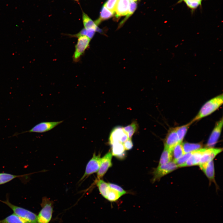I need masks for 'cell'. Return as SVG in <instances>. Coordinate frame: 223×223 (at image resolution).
Returning a JSON list of instances; mask_svg holds the SVG:
<instances>
[{
  "label": "cell",
  "instance_id": "cell-1",
  "mask_svg": "<svg viewBox=\"0 0 223 223\" xmlns=\"http://www.w3.org/2000/svg\"><path fill=\"white\" fill-rule=\"evenodd\" d=\"M223 102L222 94H220L207 101L202 106L197 114L191 121L193 123L210 115L222 105Z\"/></svg>",
  "mask_w": 223,
  "mask_h": 223
},
{
  "label": "cell",
  "instance_id": "cell-2",
  "mask_svg": "<svg viewBox=\"0 0 223 223\" xmlns=\"http://www.w3.org/2000/svg\"><path fill=\"white\" fill-rule=\"evenodd\" d=\"M53 201L46 197L42 198L41 210L37 216V223H49L53 212Z\"/></svg>",
  "mask_w": 223,
  "mask_h": 223
},
{
  "label": "cell",
  "instance_id": "cell-3",
  "mask_svg": "<svg viewBox=\"0 0 223 223\" xmlns=\"http://www.w3.org/2000/svg\"><path fill=\"white\" fill-rule=\"evenodd\" d=\"M0 201L9 206L14 214L27 221L28 223H37V215L33 212L22 208L16 206L10 202L7 197L5 201L0 200Z\"/></svg>",
  "mask_w": 223,
  "mask_h": 223
},
{
  "label": "cell",
  "instance_id": "cell-4",
  "mask_svg": "<svg viewBox=\"0 0 223 223\" xmlns=\"http://www.w3.org/2000/svg\"><path fill=\"white\" fill-rule=\"evenodd\" d=\"M101 161L100 154L96 155L94 152L92 158L87 163L85 172L79 180V182H82L90 176L97 172L100 167Z\"/></svg>",
  "mask_w": 223,
  "mask_h": 223
},
{
  "label": "cell",
  "instance_id": "cell-5",
  "mask_svg": "<svg viewBox=\"0 0 223 223\" xmlns=\"http://www.w3.org/2000/svg\"><path fill=\"white\" fill-rule=\"evenodd\" d=\"M78 38L75 50L72 56L73 60L75 62L79 61L81 56L89 47L90 40L86 36H81Z\"/></svg>",
  "mask_w": 223,
  "mask_h": 223
},
{
  "label": "cell",
  "instance_id": "cell-6",
  "mask_svg": "<svg viewBox=\"0 0 223 223\" xmlns=\"http://www.w3.org/2000/svg\"><path fill=\"white\" fill-rule=\"evenodd\" d=\"M178 168L177 165L173 161L158 166L153 172V182L159 181L162 177L173 171Z\"/></svg>",
  "mask_w": 223,
  "mask_h": 223
},
{
  "label": "cell",
  "instance_id": "cell-7",
  "mask_svg": "<svg viewBox=\"0 0 223 223\" xmlns=\"http://www.w3.org/2000/svg\"><path fill=\"white\" fill-rule=\"evenodd\" d=\"M127 134L121 126H116L114 128L110 133L109 141L111 145L115 142L123 143L129 138Z\"/></svg>",
  "mask_w": 223,
  "mask_h": 223
},
{
  "label": "cell",
  "instance_id": "cell-8",
  "mask_svg": "<svg viewBox=\"0 0 223 223\" xmlns=\"http://www.w3.org/2000/svg\"><path fill=\"white\" fill-rule=\"evenodd\" d=\"M63 120L55 121L41 122L33 127L28 131L30 132L43 133L53 129L63 121Z\"/></svg>",
  "mask_w": 223,
  "mask_h": 223
},
{
  "label": "cell",
  "instance_id": "cell-9",
  "mask_svg": "<svg viewBox=\"0 0 223 223\" xmlns=\"http://www.w3.org/2000/svg\"><path fill=\"white\" fill-rule=\"evenodd\" d=\"M112 153L109 151L101 158L100 165L97 172L96 179H101L106 173L109 168L112 166Z\"/></svg>",
  "mask_w": 223,
  "mask_h": 223
},
{
  "label": "cell",
  "instance_id": "cell-10",
  "mask_svg": "<svg viewBox=\"0 0 223 223\" xmlns=\"http://www.w3.org/2000/svg\"><path fill=\"white\" fill-rule=\"evenodd\" d=\"M222 125L223 119L222 118L215 124L206 145L208 147H212L217 142L221 135Z\"/></svg>",
  "mask_w": 223,
  "mask_h": 223
},
{
  "label": "cell",
  "instance_id": "cell-11",
  "mask_svg": "<svg viewBox=\"0 0 223 223\" xmlns=\"http://www.w3.org/2000/svg\"><path fill=\"white\" fill-rule=\"evenodd\" d=\"M179 142L176 132V128H170L164 139V147L170 149Z\"/></svg>",
  "mask_w": 223,
  "mask_h": 223
},
{
  "label": "cell",
  "instance_id": "cell-12",
  "mask_svg": "<svg viewBox=\"0 0 223 223\" xmlns=\"http://www.w3.org/2000/svg\"><path fill=\"white\" fill-rule=\"evenodd\" d=\"M222 151V149L221 148H207L202 155L199 165L207 163L213 160Z\"/></svg>",
  "mask_w": 223,
  "mask_h": 223
},
{
  "label": "cell",
  "instance_id": "cell-13",
  "mask_svg": "<svg viewBox=\"0 0 223 223\" xmlns=\"http://www.w3.org/2000/svg\"><path fill=\"white\" fill-rule=\"evenodd\" d=\"M206 148H201L193 151L192 154L186 161L183 167L199 164L202 155Z\"/></svg>",
  "mask_w": 223,
  "mask_h": 223
},
{
  "label": "cell",
  "instance_id": "cell-14",
  "mask_svg": "<svg viewBox=\"0 0 223 223\" xmlns=\"http://www.w3.org/2000/svg\"><path fill=\"white\" fill-rule=\"evenodd\" d=\"M129 0H118L115 12L116 18L127 15L129 11Z\"/></svg>",
  "mask_w": 223,
  "mask_h": 223
},
{
  "label": "cell",
  "instance_id": "cell-15",
  "mask_svg": "<svg viewBox=\"0 0 223 223\" xmlns=\"http://www.w3.org/2000/svg\"><path fill=\"white\" fill-rule=\"evenodd\" d=\"M199 166L210 181L215 182L214 167L213 160L207 163L199 165Z\"/></svg>",
  "mask_w": 223,
  "mask_h": 223
},
{
  "label": "cell",
  "instance_id": "cell-16",
  "mask_svg": "<svg viewBox=\"0 0 223 223\" xmlns=\"http://www.w3.org/2000/svg\"><path fill=\"white\" fill-rule=\"evenodd\" d=\"M111 145L112 155L119 159H123L125 156V150L123 143L115 142Z\"/></svg>",
  "mask_w": 223,
  "mask_h": 223
},
{
  "label": "cell",
  "instance_id": "cell-17",
  "mask_svg": "<svg viewBox=\"0 0 223 223\" xmlns=\"http://www.w3.org/2000/svg\"><path fill=\"white\" fill-rule=\"evenodd\" d=\"M205 0H179L176 4L184 2L193 13L199 7L201 8L202 2Z\"/></svg>",
  "mask_w": 223,
  "mask_h": 223
},
{
  "label": "cell",
  "instance_id": "cell-18",
  "mask_svg": "<svg viewBox=\"0 0 223 223\" xmlns=\"http://www.w3.org/2000/svg\"><path fill=\"white\" fill-rule=\"evenodd\" d=\"M82 21L84 28L86 29H94L96 32H102V30L99 28L96 24L86 14L83 12L82 16Z\"/></svg>",
  "mask_w": 223,
  "mask_h": 223
},
{
  "label": "cell",
  "instance_id": "cell-19",
  "mask_svg": "<svg viewBox=\"0 0 223 223\" xmlns=\"http://www.w3.org/2000/svg\"><path fill=\"white\" fill-rule=\"evenodd\" d=\"M172 160L175 161L185 154L182 142H179L170 149Z\"/></svg>",
  "mask_w": 223,
  "mask_h": 223
},
{
  "label": "cell",
  "instance_id": "cell-20",
  "mask_svg": "<svg viewBox=\"0 0 223 223\" xmlns=\"http://www.w3.org/2000/svg\"><path fill=\"white\" fill-rule=\"evenodd\" d=\"M95 182L100 193L106 199L110 189L108 183L101 179H96Z\"/></svg>",
  "mask_w": 223,
  "mask_h": 223
},
{
  "label": "cell",
  "instance_id": "cell-21",
  "mask_svg": "<svg viewBox=\"0 0 223 223\" xmlns=\"http://www.w3.org/2000/svg\"><path fill=\"white\" fill-rule=\"evenodd\" d=\"M32 173L17 175L7 173H0V185L4 184L12 181L16 178L26 177Z\"/></svg>",
  "mask_w": 223,
  "mask_h": 223
},
{
  "label": "cell",
  "instance_id": "cell-22",
  "mask_svg": "<svg viewBox=\"0 0 223 223\" xmlns=\"http://www.w3.org/2000/svg\"><path fill=\"white\" fill-rule=\"evenodd\" d=\"M114 13L108 10L103 5L100 12L99 18L95 21L96 24L98 25L103 20L108 19L112 17Z\"/></svg>",
  "mask_w": 223,
  "mask_h": 223
},
{
  "label": "cell",
  "instance_id": "cell-23",
  "mask_svg": "<svg viewBox=\"0 0 223 223\" xmlns=\"http://www.w3.org/2000/svg\"><path fill=\"white\" fill-rule=\"evenodd\" d=\"M182 144L185 154L201 149L203 146L202 143H194L185 142L182 143Z\"/></svg>",
  "mask_w": 223,
  "mask_h": 223
},
{
  "label": "cell",
  "instance_id": "cell-24",
  "mask_svg": "<svg viewBox=\"0 0 223 223\" xmlns=\"http://www.w3.org/2000/svg\"><path fill=\"white\" fill-rule=\"evenodd\" d=\"M192 123L191 121L185 125L181 126L176 127V132L179 142H182L189 128Z\"/></svg>",
  "mask_w": 223,
  "mask_h": 223
},
{
  "label": "cell",
  "instance_id": "cell-25",
  "mask_svg": "<svg viewBox=\"0 0 223 223\" xmlns=\"http://www.w3.org/2000/svg\"><path fill=\"white\" fill-rule=\"evenodd\" d=\"M96 31L94 29H86L84 28L79 33L75 34H68L71 37H78L81 36H86L91 39L94 36Z\"/></svg>",
  "mask_w": 223,
  "mask_h": 223
},
{
  "label": "cell",
  "instance_id": "cell-26",
  "mask_svg": "<svg viewBox=\"0 0 223 223\" xmlns=\"http://www.w3.org/2000/svg\"><path fill=\"white\" fill-rule=\"evenodd\" d=\"M0 223H28L15 214H13L0 220Z\"/></svg>",
  "mask_w": 223,
  "mask_h": 223
},
{
  "label": "cell",
  "instance_id": "cell-27",
  "mask_svg": "<svg viewBox=\"0 0 223 223\" xmlns=\"http://www.w3.org/2000/svg\"><path fill=\"white\" fill-rule=\"evenodd\" d=\"M172 160L170 149L164 147L162 153L158 166L166 164Z\"/></svg>",
  "mask_w": 223,
  "mask_h": 223
},
{
  "label": "cell",
  "instance_id": "cell-28",
  "mask_svg": "<svg viewBox=\"0 0 223 223\" xmlns=\"http://www.w3.org/2000/svg\"><path fill=\"white\" fill-rule=\"evenodd\" d=\"M138 125L136 121H133L130 124L123 127L129 138H131L138 129Z\"/></svg>",
  "mask_w": 223,
  "mask_h": 223
},
{
  "label": "cell",
  "instance_id": "cell-29",
  "mask_svg": "<svg viewBox=\"0 0 223 223\" xmlns=\"http://www.w3.org/2000/svg\"><path fill=\"white\" fill-rule=\"evenodd\" d=\"M121 196L118 191L110 188L106 199L110 202H114L117 201Z\"/></svg>",
  "mask_w": 223,
  "mask_h": 223
},
{
  "label": "cell",
  "instance_id": "cell-30",
  "mask_svg": "<svg viewBox=\"0 0 223 223\" xmlns=\"http://www.w3.org/2000/svg\"><path fill=\"white\" fill-rule=\"evenodd\" d=\"M192 153L193 152H191L185 154L181 157L174 161L178 167H183L186 161L191 155Z\"/></svg>",
  "mask_w": 223,
  "mask_h": 223
},
{
  "label": "cell",
  "instance_id": "cell-31",
  "mask_svg": "<svg viewBox=\"0 0 223 223\" xmlns=\"http://www.w3.org/2000/svg\"><path fill=\"white\" fill-rule=\"evenodd\" d=\"M118 0H107L104 5L114 13Z\"/></svg>",
  "mask_w": 223,
  "mask_h": 223
},
{
  "label": "cell",
  "instance_id": "cell-32",
  "mask_svg": "<svg viewBox=\"0 0 223 223\" xmlns=\"http://www.w3.org/2000/svg\"><path fill=\"white\" fill-rule=\"evenodd\" d=\"M137 4L136 2H130L129 3L128 12L124 20L123 21V22L124 20H126L134 12L137 8Z\"/></svg>",
  "mask_w": 223,
  "mask_h": 223
},
{
  "label": "cell",
  "instance_id": "cell-33",
  "mask_svg": "<svg viewBox=\"0 0 223 223\" xmlns=\"http://www.w3.org/2000/svg\"><path fill=\"white\" fill-rule=\"evenodd\" d=\"M109 187L119 192L122 196L125 194L126 192L120 186L112 183H108Z\"/></svg>",
  "mask_w": 223,
  "mask_h": 223
},
{
  "label": "cell",
  "instance_id": "cell-34",
  "mask_svg": "<svg viewBox=\"0 0 223 223\" xmlns=\"http://www.w3.org/2000/svg\"><path fill=\"white\" fill-rule=\"evenodd\" d=\"M123 144L125 150L131 149L133 146V144L131 138H129L123 143Z\"/></svg>",
  "mask_w": 223,
  "mask_h": 223
},
{
  "label": "cell",
  "instance_id": "cell-35",
  "mask_svg": "<svg viewBox=\"0 0 223 223\" xmlns=\"http://www.w3.org/2000/svg\"><path fill=\"white\" fill-rule=\"evenodd\" d=\"M130 2H136L137 0H129Z\"/></svg>",
  "mask_w": 223,
  "mask_h": 223
},
{
  "label": "cell",
  "instance_id": "cell-36",
  "mask_svg": "<svg viewBox=\"0 0 223 223\" xmlns=\"http://www.w3.org/2000/svg\"><path fill=\"white\" fill-rule=\"evenodd\" d=\"M75 0V1H78V0Z\"/></svg>",
  "mask_w": 223,
  "mask_h": 223
}]
</instances>
